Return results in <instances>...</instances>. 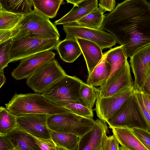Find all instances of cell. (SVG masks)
I'll return each instance as SVG.
<instances>
[{
	"label": "cell",
	"mask_w": 150,
	"mask_h": 150,
	"mask_svg": "<svg viewBox=\"0 0 150 150\" xmlns=\"http://www.w3.org/2000/svg\"><path fill=\"white\" fill-rule=\"evenodd\" d=\"M112 35L127 57L150 45V4L146 0H127L105 16L100 29Z\"/></svg>",
	"instance_id": "cell-1"
},
{
	"label": "cell",
	"mask_w": 150,
	"mask_h": 150,
	"mask_svg": "<svg viewBox=\"0 0 150 150\" xmlns=\"http://www.w3.org/2000/svg\"><path fill=\"white\" fill-rule=\"evenodd\" d=\"M5 105L8 110L16 116L30 114L51 115L69 113L65 109L51 103L38 93H16Z\"/></svg>",
	"instance_id": "cell-2"
},
{
	"label": "cell",
	"mask_w": 150,
	"mask_h": 150,
	"mask_svg": "<svg viewBox=\"0 0 150 150\" xmlns=\"http://www.w3.org/2000/svg\"><path fill=\"white\" fill-rule=\"evenodd\" d=\"M11 32V38L29 37L47 39L59 38L60 36L57 27L49 19L34 9L24 15Z\"/></svg>",
	"instance_id": "cell-3"
},
{
	"label": "cell",
	"mask_w": 150,
	"mask_h": 150,
	"mask_svg": "<svg viewBox=\"0 0 150 150\" xmlns=\"http://www.w3.org/2000/svg\"><path fill=\"white\" fill-rule=\"evenodd\" d=\"M47 122L51 131L72 134L80 138L91 129L95 120L69 113L49 115Z\"/></svg>",
	"instance_id": "cell-4"
},
{
	"label": "cell",
	"mask_w": 150,
	"mask_h": 150,
	"mask_svg": "<svg viewBox=\"0 0 150 150\" xmlns=\"http://www.w3.org/2000/svg\"><path fill=\"white\" fill-rule=\"evenodd\" d=\"M10 62L22 60L33 55L55 49L59 38L43 39L29 37L11 38Z\"/></svg>",
	"instance_id": "cell-5"
},
{
	"label": "cell",
	"mask_w": 150,
	"mask_h": 150,
	"mask_svg": "<svg viewBox=\"0 0 150 150\" xmlns=\"http://www.w3.org/2000/svg\"><path fill=\"white\" fill-rule=\"evenodd\" d=\"M133 94L113 116L106 122L111 129L113 127L130 129L137 128L147 130L146 123Z\"/></svg>",
	"instance_id": "cell-6"
},
{
	"label": "cell",
	"mask_w": 150,
	"mask_h": 150,
	"mask_svg": "<svg viewBox=\"0 0 150 150\" xmlns=\"http://www.w3.org/2000/svg\"><path fill=\"white\" fill-rule=\"evenodd\" d=\"M81 80L75 76L67 75L57 80L41 93L52 103L62 100L81 99L79 91Z\"/></svg>",
	"instance_id": "cell-7"
},
{
	"label": "cell",
	"mask_w": 150,
	"mask_h": 150,
	"mask_svg": "<svg viewBox=\"0 0 150 150\" xmlns=\"http://www.w3.org/2000/svg\"><path fill=\"white\" fill-rule=\"evenodd\" d=\"M67 74L55 59L41 66L26 79L27 85L34 92L41 93Z\"/></svg>",
	"instance_id": "cell-8"
},
{
	"label": "cell",
	"mask_w": 150,
	"mask_h": 150,
	"mask_svg": "<svg viewBox=\"0 0 150 150\" xmlns=\"http://www.w3.org/2000/svg\"><path fill=\"white\" fill-rule=\"evenodd\" d=\"M63 30L66 34L65 39L76 40L80 38L93 42L102 50L110 48L117 42L114 37L109 33L101 29L64 25Z\"/></svg>",
	"instance_id": "cell-9"
},
{
	"label": "cell",
	"mask_w": 150,
	"mask_h": 150,
	"mask_svg": "<svg viewBox=\"0 0 150 150\" xmlns=\"http://www.w3.org/2000/svg\"><path fill=\"white\" fill-rule=\"evenodd\" d=\"M134 91L132 86L122 89L109 97L99 96L96 102L95 108L97 116L106 122L121 107Z\"/></svg>",
	"instance_id": "cell-10"
},
{
	"label": "cell",
	"mask_w": 150,
	"mask_h": 150,
	"mask_svg": "<svg viewBox=\"0 0 150 150\" xmlns=\"http://www.w3.org/2000/svg\"><path fill=\"white\" fill-rule=\"evenodd\" d=\"M132 86L134 82L128 62L111 75L104 84L99 88V96L109 97L122 89Z\"/></svg>",
	"instance_id": "cell-11"
},
{
	"label": "cell",
	"mask_w": 150,
	"mask_h": 150,
	"mask_svg": "<svg viewBox=\"0 0 150 150\" xmlns=\"http://www.w3.org/2000/svg\"><path fill=\"white\" fill-rule=\"evenodd\" d=\"M49 115L30 114L16 116L17 126L22 130L36 137L50 139L47 124Z\"/></svg>",
	"instance_id": "cell-12"
},
{
	"label": "cell",
	"mask_w": 150,
	"mask_h": 150,
	"mask_svg": "<svg viewBox=\"0 0 150 150\" xmlns=\"http://www.w3.org/2000/svg\"><path fill=\"white\" fill-rule=\"evenodd\" d=\"M55 55L54 52L48 50L25 58L13 69L11 76L17 80L27 79L44 64L54 59Z\"/></svg>",
	"instance_id": "cell-13"
},
{
	"label": "cell",
	"mask_w": 150,
	"mask_h": 150,
	"mask_svg": "<svg viewBox=\"0 0 150 150\" xmlns=\"http://www.w3.org/2000/svg\"><path fill=\"white\" fill-rule=\"evenodd\" d=\"M108 129L105 122L100 119L95 120L91 129L79 138L77 150H98Z\"/></svg>",
	"instance_id": "cell-14"
},
{
	"label": "cell",
	"mask_w": 150,
	"mask_h": 150,
	"mask_svg": "<svg viewBox=\"0 0 150 150\" xmlns=\"http://www.w3.org/2000/svg\"><path fill=\"white\" fill-rule=\"evenodd\" d=\"M130 66L134 75V89L139 90L150 63V45L137 50L130 57Z\"/></svg>",
	"instance_id": "cell-15"
},
{
	"label": "cell",
	"mask_w": 150,
	"mask_h": 150,
	"mask_svg": "<svg viewBox=\"0 0 150 150\" xmlns=\"http://www.w3.org/2000/svg\"><path fill=\"white\" fill-rule=\"evenodd\" d=\"M97 0H81L74 5L71 9L62 18L56 21L55 25H66L74 23L98 8Z\"/></svg>",
	"instance_id": "cell-16"
},
{
	"label": "cell",
	"mask_w": 150,
	"mask_h": 150,
	"mask_svg": "<svg viewBox=\"0 0 150 150\" xmlns=\"http://www.w3.org/2000/svg\"><path fill=\"white\" fill-rule=\"evenodd\" d=\"M76 40L84 56L89 74L101 60L104 54L101 47L96 43L82 38Z\"/></svg>",
	"instance_id": "cell-17"
},
{
	"label": "cell",
	"mask_w": 150,
	"mask_h": 150,
	"mask_svg": "<svg viewBox=\"0 0 150 150\" xmlns=\"http://www.w3.org/2000/svg\"><path fill=\"white\" fill-rule=\"evenodd\" d=\"M6 135L17 150H41L32 135L17 126Z\"/></svg>",
	"instance_id": "cell-18"
},
{
	"label": "cell",
	"mask_w": 150,
	"mask_h": 150,
	"mask_svg": "<svg viewBox=\"0 0 150 150\" xmlns=\"http://www.w3.org/2000/svg\"><path fill=\"white\" fill-rule=\"evenodd\" d=\"M113 135L120 145L129 150H148L132 132L131 129L113 127Z\"/></svg>",
	"instance_id": "cell-19"
},
{
	"label": "cell",
	"mask_w": 150,
	"mask_h": 150,
	"mask_svg": "<svg viewBox=\"0 0 150 150\" xmlns=\"http://www.w3.org/2000/svg\"><path fill=\"white\" fill-rule=\"evenodd\" d=\"M107 54V52L104 53L103 57L99 63L88 74L86 83L95 87H100L106 82L111 72V67L105 61Z\"/></svg>",
	"instance_id": "cell-20"
},
{
	"label": "cell",
	"mask_w": 150,
	"mask_h": 150,
	"mask_svg": "<svg viewBox=\"0 0 150 150\" xmlns=\"http://www.w3.org/2000/svg\"><path fill=\"white\" fill-rule=\"evenodd\" d=\"M55 49L61 59L69 63L74 62L82 54L76 40L65 39L60 41L57 45Z\"/></svg>",
	"instance_id": "cell-21"
},
{
	"label": "cell",
	"mask_w": 150,
	"mask_h": 150,
	"mask_svg": "<svg viewBox=\"0 0 150 150\" xmlns=\"http://www.w3.org/2000/svg\"><path fill=\"white\" fill-rule=\"evenodd\" d=\"M65 109L69 113L82 117L93 118V114L92 108L82 100H62L53 103Z\"/></svg>",
	"instance_id": "cell-22"
},
{
	"label": "cell",
	"mask_w": 150,
	"mask_h": 150,
	"mask_svg": "<svg viewBox=\"0 0 150 150\" xmlns=\"http://www.w3.org/2000/svg\"><path fill=\"white\" fill-rule=\"evenodd\" d=\"M104 12V11L99 7L76 22L66 25L100 29L105 16Z\"/></svg>",
	"instance_id": "cell-23"
},
{
	"label": "cell",
	"mask_w": 150,
	"mask_h": 150,
	"mask_svg": "<svg viewBox=\"0 0 150 150\" xmlns=\"http://www.w3.org/2000/svg\"><path fill=\"white\" fill-rule=\"evenodd\" d=\"M34 10L48 18H53L57 14L62 0H32Z\"/></svg>",
	"instance_id": "cell-24"
},
{
	"label": "cell",
	"mask_w": 150,
	"mask_h": 150,
	"mask_svg": "<svg viewBox=\"0 0 150 150\" xmlns=\"http://www.w3.org/2000/svg\"><path fill=\"white\" fill-rule=\"evenodd\" d=\"M0 9L23 15L33 10L32 0H0Z\"/></svg>",
	"instance_id": "cell-25"
},
{
	"label": "cell",
	"mask_w": 150,
	"mask_h": 150,
	"mask_svg": "<svg viewBox=\"0 0 150 150\" xmlns=\"http://www.w3.org/2000/svg\"><path fill=\"white\" fill-rule=\"evenodd\" d=\"M51 138L57 146L68 150H77L79 137L75 135L50 130Z\"/></svg>",
	"instance_id": "cell-26"
},
{
	"label": "cell",
	"mask_w": 150,
	"mask_h": 150,
	"mask_svg": "<svg viewBox=\"0 0 150 150\" xmlns=\"http://www.w3.org/2000/svg\"><path fill=\"white\" fill-rule=\"evenodd\" d=\"M17 127L16 116L6 107H0V134H6Z\"/></svg>",
	"instance_id": "cell-27"
},
{
	"label": "cell",
	"mask_w": 150,
	"mask_h": 150,
	"mask_svg": "<svg viewBox=\"0 0 150 150\" xmlns=\"http://www.w3.org/2000/svg\"><path fill=\"white\" fill-rule=\"evenodd\" d=\"M79 95L80 98L92 108L99 96L100 90L99 88L90 86L83 81L80 87Z\"/></svg>",
	"instance_id": "cell-28"
},
{
	"label": "cell",
	"mask_w": 150,
	"mask_h": 150,
	"mask_svg": "<svg viewBox=\"0 0 150 150\" xmlns=\"http://www.w3.org/2000/svg\"><path fill=\"white\" fill-rule=\"evenodd\" d=\"M23 16L0 9V30H12L18 25Z\"/></svg>",
	"instance_id": "cell-29"
},
{
	"label": "cell",
	"mask_w": 150,
	"mask_h": 150,
	"mask_svg": "<svg viewBox=\"0 0 150 150\" xmlns=\"http://www.w3.org/2000/svg\"><path fill=\"white\" fill-rule=\"evenodd\" d=\"M133 95L141 114L146 123L147 131L150 133V115L144 105L141 91L134 89Z\"/></svg>",
	"instance_id": "cell-30"
},
{
	"label": "cell",
	"mask_w": 150,
	"mask_h": 150,
	"mask_svg": "<svg viewBox=\"0 0 150 150\" xmlns=\"http://www.w3.org/2000/svg\"><path fill=\"white\" fill-rule=\"evenodd\" d=\"M11 39L0 44V71L8 67L9 62L10 50Z\"/></svg>",
	"instance_id": "cell-31"
},
{
	"label": "cell",
	"mask_w": 150,
	"mask_h": 150,
	"mask_svg": "<svg viewBox=\"0 0 150 150\" xmlns=\"http://www.w3.org/2000/svg\"><path fill=\"white\" fill-rule=\"evenodd\" d=\"M131 130L146 148L150 150V133L146 130L139 128H133Z\"/></svg>",
	"instance_id": "cell-32"
},
{
	"label": "cell",
	"mask_w": 150,
	"mask_h": 150,
	"mask_svg": "<svg viewBox=\"0 0 150 150\" xmlns=\"http://www.w3.org/2000/svg\"><path fill=\"white\" fill-rule=\"evenodd\" d=\"M119 143L114 135H105L101 146L102 150H120Z\"/></svg>",
	"instance_id": "cell-33"
},
{
	"label": "cell",
	"mask_w": 150,
	"mask_h": 150,
	"mask_svg": "<svg viewBox=\"0 0 150 150\" xmlns=\"http://www.w3.org/2000/svg\"><path fill=\"white\" fill-rule=\"evenodd\" d=\"M32 136L41 150H57L56 145L51 139H43Z\"/></svg>",
	"instance_id": "cell-34"
},
{
	"label": "cell",
	"mask_w": 150,
	"mask_h": 150,
	"mask_svg": "<svg viewBox=\"0 0 150 150\" xmlns=\"http://www.w3.org/2000/svg\"><path fill=\"white\" fill-rule=\"evenodd\" d=\"M139 90L150 96V63L147 69L141 87Z\"/></svg>",
	"instance_id": "cell-35"
},
{
	"label": "cell",
	"mask_w": 150,
	"mask_h": 150,
	"mask_svg": "<svg viewBox=\"0 0 150 150\" xmlns=\"http://www.w3.org/2000/svg\"><path fill=\"white\" fill-rule=\"evenodd\" d=\"M116 4L114 0H100L98 4L99 7L103 9L104 12L106 11L111 12L115 8Z\"/></svg>",
	"instance_id": "cell-36"
},
{
	"label": "cell",
	"mask_w": 150,
	"mask_h": 150,
	"mask_svg": "<svg viewBox=\"0 0 150 150\" xmlns=\"http://www.w3.org/2000/svg\"><path fill=\"white\" fill-rule=\"evenodd\" d=\"M13 149V145L6 136L0 134V150H12Z\"/></svg>",
	"instance_id": "cell-37"
},
{
	"label": "cell",
	"mask_w": 150,
	"mask_h": 150,
	"mask_svg": "<svg viewBox=\"0 0 150 150\" xmlns=\"http://www.w3.org/2000/svg\"><path fill=\"white\" fill-rule=\"evenodd\" d=\"M11 30H0V44L11 39Z\"/></svg>",
	"instance_id": "cell-38"
},
{
	"label": "cell",
	"mask_w": 150,
	"mask_h": 150,
	"mask_svg": "<svg viewBox=\"0 0 150 150\" xmlns=\"http://www.w3.org/2000/svg\"><path fill=\"white\" fill-rule=\"evenodd\" d=\"M141 92L144 105L150 115V96L144 92Z\"/></svg>",
	"instance_id": "cell-39"
},
{
	"label": "cell",
	"mask_w": 150,
	"mask_h": 150,
	"mask_svg": "<svg viewBox=\"0 0 150 150\" xmlns=\"http://www.w3.org/2000/svg\"><path fill=\"white\" fill-rule=\"evenodd\" d=\"M6 78L4 73V70L0 71V88L5 83Z\"/></svg>",
	"instance_id": "cell-40"
},
{
	"label": "cell",
	"mask_w": 150,
	"mask_h": 150,
	"mask_svg": "<svg viewBox=\"0 0 150 150\" xmlns=\"http://www.w3.org/2000/svg\"><path fill=\"white\" fill-rule=\"evenodd\" d=\"M81 1V0H67L66 1L67 3L71 4L74 5L78 4Z\"/></svg>",
	"instance_id": "cell-41"
},
{
	"label": "cell",
	"mask_w": 150,
	"mask_h": 150,
	"mask_svg": "<svg viewBox=\"0 0 150 150\" xmlns=\"http://www.w3.org/2000/svg\"><path fill=\"white\" fill-rule=\"evenodd\" d=\"M56 148L57 150H68L64 148L57 145Z\"/></svg>",
	"instance_id": "cell-42"
},
{
	"label": "cell",
	"mask_w": 150,
	"mask_h": 150,
	"mask_svg": "<svg viewBox=\"0 0 150 150\" xmlns=\"http://www.w3.org/2000/svg\"><path fill=\"white\" fill-rule=\"evenodd\" d=\"M120 150H129L123 146L120 145Z\"/></svg>",
	"instance_id": "cell-43"
},
{
	"label": "cell",
	"mask_w": 150,
	"mask_h": 150,
	"mask_svg": "<svg viewBox=\"0 0 150 150\" xmlns=\"http://www.w3.org/2000/svg\"><path fill=\"white\" fill-rule=\"evenodd\" d=\"M98 150H102L101 147Z\"/></svg>",
	"instance_id": "cell-44"
},
{
	"label": "cell",
	"mask_w": 150,
	"mask_h": 150,
	"mask_svg": "<svg viewBox=\"0 0 150 150\" xmlns=\"http://www.w3.org/2000/svg\"><path fill=\"white\" fill-rule=\"evenodd\" d=\"M12 150H17L14 149H13Z\"/></svg>",
	"instance_id": "cell-45"
},
{
	"label": "cell",
	"mask_w": 150,
	"mask_h": 150,
	"mask_svg": "<svg viewBox=\"0 0 150 150\" xmlns=\"http://www.w3.org/2000/svg\"><path fill=\"white\" fill-rule=\"evenodd\" d=\"M149 3H150V2Z\"/></svg>",
	"instance_id": "cell-46"
}]
</instances>
